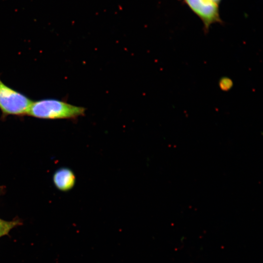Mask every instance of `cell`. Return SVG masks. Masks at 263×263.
I'll use <instances>...</instances> for the list:
<instances>
[{"label":"cell","instance_id":"cell-1","mask_svg":"<svg viewBox=\"0 0 263 263\" xmlns=\"http://www.w3.org/2000/svg\"><path fill=\"white\" fill-rule=\"evenodd\" d=\"M85 109L53 98L33 101L27 115L44 119H75L84 114Z\"/></svg>","mask_w":263,"mask_h":263},{"label":"cell","instance_id":"cell-2","mask_svg":"<svg viewBox=\"0 0 263 263\" xmlns=\"http://www.w3.org/2000/svg\"><path fill=\"white\" fill-rule=\"evenodd\" d=\"M32 102L27 96L8 86L0 78V110L3 117L27 115Z\"/></svg>","mask_w":263,"mask_h":263},{"label":"cell","instance_id":"cell-3","mask_svg":"<svg viewBox=\"0 0 263 263\" xmlns=\"http://www.w3.org/2000/svg\"><path fill=\"white\" fill-rule=\"evenodd\" d=\"M200 19L204 32H208L210 25L223 23L219 14V5L211 0H181Z\"/></svg>","mask_w":263,"mask_h":263},{"label":"cell","instance_id":"cell-4","mask_svg":"<svg viewBox=\"0 0 263 263\" xmlns=\"http://www.w3.org/2000/svg\"><path fill=\"white\" fill-rule=\"evenodd\" d=\"M53 181L57 189L66 191L74 187L75 183V177L70 169L63 168L56 171L53 176Z\"/></svg>","mask_w":263,"mask_h":263},{"label":"cell","instance_id":"cell-5","mask_svg":"<svg viewBox=\"0 0 263 263\" xmlns=\"http://www.w3.org/2000/svg\"><path fill=\"white\" fill-rule=\"evenodd\" d=\"M20 224L17 220L8 221L0 218V238L8 235L13 228Z\"/></svg>","mask_w":263,"mask_h":263},{"label":"cell","instance_id":"cell-6","mask_svg":"<svg viewBox=\"0 0 263 263\" xmlns=\"http://www.w3.org/2000/svg\"><path fill=\"white\" fill-rule=\"evenodd\" d=\"M211 0L218 5H219V3L221 1V0Z\"/></svg>","mask_w":263,"mask_h":263},{"label":"cell","instance_id":"cell-7","mask_svg":"<svg viewBox=\"0 0 263 263\" xmlns=\"http://www.w3.org/2000/svg\"><path fill=\"white\" fill-rule=\"evenodd\" d=\"M2 192V189H0V195Z\"/></svg>","mask_w":263,"mask_h":263}]
</instances>
